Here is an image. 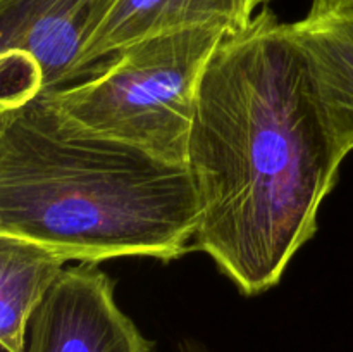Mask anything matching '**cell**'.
Returning a JSON list of instances; mask_svg holds the SVG:
<instances>
[{
	"mask_svg": "<svg viewBox=\"0 0 353 352\" xmlns=\"http://www.w3.org/2000/svg\"><path fill=\"white\" fill-rule=\"evenodd\" d=\"M312 6L323 7H353V0H312Z\"/></svg>",
	"mask_w": 353,
	"mask_h": 352,
	"instance_id": "cell-9",
	"label": "cell"
},
{
	"mask_svg": "<svg viewBox=\"0 0 353 352\" xmlns=\"http://www.w3.org/2000/svg\"><path fill=\"white\" fill-rule=\"evenodd\" d=\"M226 37L217 28H192L143 38L88 79L40 93L92 137L186 166L200 81Z\"/></svg>",
	"mask_w": 353,
	"mask_h": 352,
	"instance_id": "cell-3",
	"label": "cell"
},
{
	"mask_svg": "<svg viewBox=\"0 0 353 352\" xmlns=\"http://www.w3.org/2000/svg\"><path fill=\"white\" fill-rule=\"evenodd\" d=\"M341 161L290 24L261 10L224 38L199 86L186 161L200 207L193 248L245 295L272 289L317 231Z\"/></svg>",
	"mask_w": 353,
	"mask_h": 352,
	"instance_id": "cell-1",
	"label": "cell"
},
{
	"mask_svg": "<svg viewBox=\"0 0 353 352\" xmlns=\"http://www.w3.org/2000/svg\"><path fill=\"white\" fill-rule=\"evenodd\" d=\"M119 309L109 276L95 262L61 273L28 326L26 352H154Z\"/></svg>",
	"mask_w": 353,
	"mask_h": 352,
	"instance_id": "cell-5",
	"label": "cell"
},
{
	"mask_svg": "<svg viewBox=\"0 0 353 352\" xmlns=\"http://www.w3.org/2000/svg\"><path fill=\"white\" fill-rule=\"evenodd\" d=\"M119 0H0V59L17 72L2 104L62 88Z\"/></svg>",
	"mask_w": 353,
	"mask_h": 352,
	"instance_id": "cell-4",
	"label": "cell"
},
{
	"mask_svg": "<svg viewBox=\"0 0 353 352\" xmlns=\"http://www.w3.org/2000/svg\"><path fill=\"white\" fill-rule=\"evenodd\" d=\"M271 0H119L85 48L78 78L92 76L128 45L161 33L217 28L234 35L250 26Z\"/></svg>",
	"mask_w": 353,
	"mask_h": 352,
	"instance_id": "cell-6",
	"label": "cell"
},
{
	"mask_svg": "<svg viewBox=\"0 0 353 352\" xmlns=\"http://www.w3.org/2000/svg\"><path fill=\"white\" fill-rule=\"evenodd\" d=\"M69 259L61 252L0 233V344L26 352L31 316L47 297Z\"/></svg>",
	"mask_w": 353,
	"mask_h": 352,
	"instance_id": "cell-8",
	"label": "cell"
},
{
	"mask_svg": "<svg viewBox=\"0 0 353 352\" xmlns=\"http://www.w3.org/2000/svg\"><path fill=\"white\" fill-rule=\"evenodd\" d=\"M200 223L186 166L72 126L43 93L0 109V233L69 261L193 251Z\"/></svg>",
	"mask_w": 353,
	"mask_h": 352,
	"instance_id": "cell-2",
	"label": "cell"
},
{
	"mask_svg": "<svg viewBox=\"0 0 353 352\" xmlns=\"http://www.w3.org/2000/svg\"><path fill=\"white\" fill-rule=\"evenodd\" d=\"M324 126L341 159L353 150V7L312 6L290 24Z\"/></svg>",
	"mask_w": 353,
	"mask_h": 352,
	"instance_id": "cell-7",
	"label": "cell"
}]
</instances>
